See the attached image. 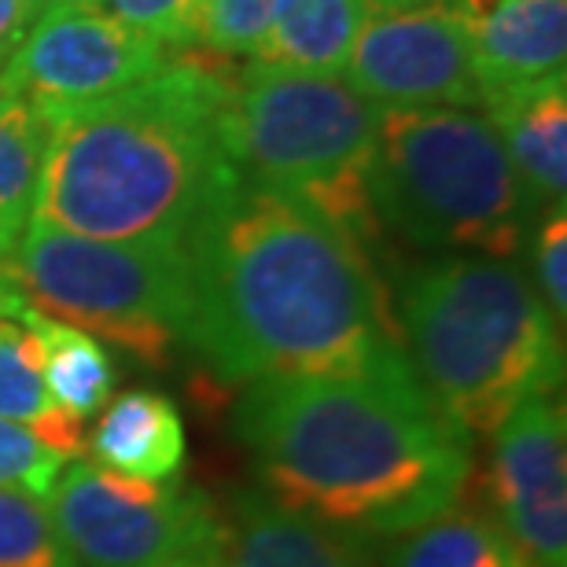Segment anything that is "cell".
I'll list each match as a JSON object with an SVG mask.
<instances>
[{"instance_id": "484cf974", "label": "cell", "mask_w": 567, "mask_h": 567, "mask_svg": "<svg viewBox=\"0 0 567 567\" xmlns=\"http://www.w3.org/2000/svg\"><path fill=\"white\" fill-rule=\"evenodd\" d=\"M38 0H0V66L11 60L19 41L27 38L30 22L38 19Z\"/></svg>"}, {"instance_id": "2e32d148", "label": "cell", "mask_w": 567, "mask_h": 567, "mask_svg": "<svg viewBox=\"0 0 567 567\" xmlns=\"http://www.w3.org/2000/svg\"><path fill=\"white\" fill-rule=\"evenodd\" d=\"M361 27V0H277L251 66L339 78Z\"/></svg>"}, {"instance_id": "8992f818", "label": "cell", "mask_w": 567, "mask_h": 567, "mask_svg": "<svg viewBox=\"0 0 567 567\" xmlns=\"http://www.w3.org/2000/svg\"><path fill=\"white\" fill-rule=\"evenodd\" d=\"M377 104L339 78L262 71L247 63L221 111L233 169L313 207L372 258L383 225L369 203Z\"/></svg>"}, {"instance_id": "44dd1931", "label": "cell", "mask_w": 567, "mask_h": 567, "mask_svg": "<svg viewBox=\"0 0 567 567\" xmlns=\"http://www.w3.org/2000/svg\"><path fill=\"white\" fill-rule=\"evenodd\" d=\"M0 567H74L49 505L19 491H0Z\"/></svg>"}, {"instance_id": "4fadbf2b", "label": "cell", "mask_w": 567, "mask_h": 567, "mask_svg": "<svg viewBox=\"0 0 567 567\" xmlns=\"http://www.w3.org/2000/svg\"><path fill=\"white\" fill-rule=\"evenodd\" d=\"M486 118L524 181L535 207H564L567 192V78L494 89L483 96Z\"/></svg>"}, {"instance_id": "3957f363", "label": "cell", "mask_w": 567, "mask_h": 567, "mask_svg": "<svg viewBox=\"0 0 567 567\" xmlns=\"http://www.w3.org/2000/svg\"><path fill=\"white\" fill-rule=\"evenodd\" d=\"M233 82L225 55H181L122 93L44 111L30 218L107 244H185L236 177L221 147Z\"/></svg>"}, {"instance_id": "5bb4252c", "label": "cell", "mask_w": 567, "mask_h": 567, "mask_svg": "<svg viewBox=\"0 0 567 567\" xmlns=\"http://www.w3.org/2000/svg\"><path fill=\"white\" fill-rule=\"evenodd\" d=\"M96 464L141 483L174 480L185 461V424L163 391L133 388L115 394L93 431Z\"/></svg>"}, {"instance_id": "7402d4cb", "label": "cell", "mask_w": 567, "mask_h": 567, "mask_svg": "<svg viewBox=\"0 0 567 567\" xmlns=\"http://www.w3.org/2000/svg\"><path fill=\"white\" fill-rule=\"evenodd\" d=\"M66 464L71 461L60 450H52L41 435L0 416V491H19L38 497V502H49Z\"/></svg>"}, {"instance_id": "ba28073f", "label": "cell", "mask_w": 567, "mask_h": 567, "mask_svg": "<svg viewBox=\"0 0 567 567\" xmlns=\"http://www.w3.org/2000/svg\"><path fill=\"white\" fill-rule=\"evenodd\" d=\"M74 567H225L229 527L199 491L74 461L49 497Z\"/></svg>"}, {"instance_id": "8fae6325", "label": "cell", "mask_w": 567, "mask_h": 567, "mask_svg": "<svg viewBox=\"0 0 567 567\" xmlns=\"http://www.w3.org/2000/svg\"><path fill=\"white\" fill-rule=\"evenodd\" d=\"M497 524L530 567H567V439L557 394L519 402L494 431Z\"/></svg>"}, {"instance_id": "5b68a950", "label": "cell", "mask_w": 567, "mask_h": 567, "mask_svg": "<svg viewBox=\"0 0 567 567\" xmlns=\"http://www.w3.org/2000/svg\"><path fill=\"white\" fill-rule=\"evenodd\" d=\"M369 203L421 251L502 262L524 251L538 210L491 118L468 107H377Z\"/></svg>"}, {"instance_id": "d6986e66", "label": "cell", "mask_w": 567, "mask_h": 567, "mask_svg": "<svg viewBox=\"0 0 567 567\" xmlns=\"http://www.w3.org/2000/svg\"><path fill=\"white\" fill-rule=\"evenodd\" d=\"M0 416L30 427L66 461H78L85 450V424L55 410L44 391L41 358L30 328L16 317H0Z\"/></svg>"}, {"instance_id": "6da1fadb", "label": "cell", "mask_w": 567, "mask_h": 567, "mask_svg": "<svg viewBox=\"0 0 567 567\" xmlns=\"http://www.w3.org/2000/svg\"><path fill=\"white\" fill-rule=\"evenodd\" d=\"M188 347L221 383H421L372 258L295 196L236 174L181 244Z\"/></svg>"}, {"instance_id": "52a82bcc", "label": "cell", "mask_w": 567, "mask_h": 567, "mask_svg": "<svg viewBox=\"0 0 567 567\" xmlns=\"http://www.w3.org/2000/svg\"><path fill=\"white\" fill-rule=\"evenodd\" d=\"M4 277L33 310L104 336L144 365H169L188 310L185 251L107 244L30 221Z\"/></svg>"}, {"instance_id": "ffe728a7", "label": "cell", "mask_w": 567, "mask_h": 567, "mask_svg": "<svg viewBox=\"0 0 567 567\" xmlns=\"http://www.w3.org/2000/svg\"><path fill=\"white\" fill-rule=\"evenodd\" d=\"M44 137H49V115L27 96L0 89V266L27 233Z\"/></svg>"}, {"instance_id": "d4e9b609", "label": "cell", "mask_w": 567, "mask_h": 567, "mask_svg": "<svg viewBox=\"0 0 567 567\" xmlns=\"http://www.w3.org/2000/svg\"><path fill=\"white\" fill-rule=\"evenodd\" d=\"M538 295L549 306V313L564 324L567 313V214L564 207H553L542 221L538 233Z\"/></svg>"}, {"instance_id": "7c38bea8", "label": "cell", "mask_w": 567, "mask_h": 567, "mask_svg": "<svg viewBox=\"0 0 567 567\" xmlns=\"http://www.w3.org/2000/svg\"><path fill=\"white\" fill-rule=\"evenodd\" d=\"M483 96L567 66V0H453Z\"/></svg>"}, {"instance_id": "277c9868", "label": "cell", "mask_w": 567, "mask_h": 567, "mask_svg": "<svg viewBox=\"0 0 567 567\" xmlns=\"http://www.w3.org/2000/svg\"><path fill=\"white\" fill-rule=\"evenodd\" d=\"M388 295L416 380L464 435H494L519 402L560 391L564 324L513 262L439 255Z\"/></svg>"}, {"instance_id": "4316f807", "label": "cell", "mask_w": 567, "mask_h": 567, "mask_svg": "<svg viewBox=\"0 0 567 567\" xmlns=\"http://www.w3.org/2000/svg\"><path fill=\"white\" fill-rule=\"evenodd\" d=\"M49 4H55V0H38V8H49Z\"/></svg>"}, {"instance_id": "9c48e42d", "label": "cell", "mask_w": 567, "mask_h": 567, "mask_svg": "<svg viewBox=\"0 0 567 567\" xmlns=\"http://www.w3.org/2000/svg\"><path fill=\"white\" fill-rule=\"evenodd\" d=\"M343 74L377 107H483L453 0H361Z\"/></svg>"}, {"instance_id": "603a6c76", "label": "cell", "mask_w": 567, "mask_h": 567, "mask_svg": "<svg viewBox=\"0 0 567 567\" xmlns=\"http://www.w3.org/2000/svg\"><path fill=\"white\" fill-rule=\"evenodd\" d=\"M277 0H207L199 22V44L214 55H247L262 44Z\"/></svg>"}, {"instance_id": "9a60e30c", "label": "cell", "mask_w": 567, "mask_h": 567, "mask_svg": "<svg viewBox=\"0 0 567 567\" xmlns=\"http://www.w3.org/2000/svg\"><path fill=\"white\" fill-rule=\"evenodd\" d=\"M225 567H365L354 549L313 527L310 519L280 508L262 491L236 497Z\"/></svg>"}, {"instance_id": "e0dca14e", "label": "cell", "mask_w": 567, "mask_h": 567, "mask_svg": "<svg viewBox=\"0 0 567 567\" xmlns=\"http://www.w3.org/2000/svg\"><path fill=\"white\" fill-rule=\"evenodd\" d=\"M11 317L27 324L33 343H38L41 380L55 410L78 424H85L89 416L104 410L111 394H115V361L96 343V336L33 310L27 299L11 310Z\"/></svg>"}, {"instance_id": "7a4b0ae2", "label": "cell", "mask_w": 567, "mask_h": 567, "mask_svg": "<svg viewBox=\"0 0 567 567\" xmlns=\"http://www.w3.org/2000/svg\"><path fill=\"white\" fill-rule=\"evenodd\" d=\"M233 431L262 494L354 553L446 513L472 480L468 435L421 383L251 380Z\"/></svg>"}, {"instance_id": "cb8c5ba5", "label": "cell", "mask_w": 567, "mask_h": 567, "mask_svg": "<svg viewBox=\"0 0 567 567\" xmlns=\"http://www.w3.org/2000/svg\"><path fill=\"white\" fill-rule=\"evenodd\" d=\"M93 4L166 44V49H192V44H199V22L207 0H93Z\"/></svg>"}, {"instance_id": "ac0fdd59", "label": "cell", "mask_w": 567, "mask_h": 567, "mask_svg": "<svg viewBox=\"0 0 567 567\" xmlns=\"http://www.w3.org/2000/svg\"><path fill=\"white\" fill-rule=\"evenodd\" d=\"M372 546H380V557L372 553L377 567H530L497 516L461 502L427 524Z\"/></svg>"}, {"instance_id": "30bf717a", "label": "cell", "mask_w": 567, "mask_h": 567, "mask_svg": "<svg viewBox=\"0 0 567 567\" xmlns=\"http://www.w3.org/2000/svg\"><path fill=\"white\" fill-rule=\"evenodd\" d=\"M166 63V44L126 27L93 0H55L0 66V89L60 111L122 93Z\"/></svg>"}]
</instances>
